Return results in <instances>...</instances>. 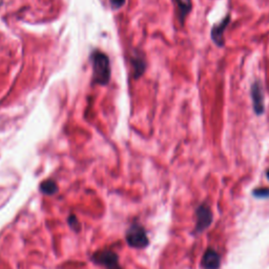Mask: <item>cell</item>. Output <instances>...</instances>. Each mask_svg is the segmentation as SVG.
Returning a JSON list of instances; mask_svg holds the SVG:
<instances>
[{
	"mask_svg": "<svg viewBox=\"0 0 269 269\" xmlns=\"http://www.w3.org/2000/svg\"><path fill=\"white\" fill-rule=\"evenodd\" d=\"M212 220V214L208 206H200L199 210H196V230H203L210 225Z\"/></svg>",
	"mask_w": 269,
	"mask_h": 269,
	"instance_id": "cell-6",
	"label": "cell"
},
{
	"mask_svg": "<svg viewBox=\"0 0 269 269\" xmlns=\"http://www.w3.org/2000/svg\"><path fill=\"white\" fill-rule=\"evenodd\" d=\"M252 104H254V110L258 114V115H261L264 112V90L263 86L260 81H254L252 86Z\"/></svg>",
	"mask_w": 269,
	"mask_h": 269,
	"instance_id": "cell-4",
	"label": "cell"
},
{
	"mask_svg": "<svg viewBox=\"0 0 269 269\" xmlns=\"http://www.w3.org/2000/svg\"><path fill=\"white\" fill-rule=\"evenodd\" d=\"M221 258L219 254L214 250H208L203 256L202 267L203 269H219Z\"/></svg>",
	"mask_w": 269,
	"mask_h": 269,
	"instance_id": "cell-7",
	"label": "cell"
},
{
	"mask_svg": "<svg viewBox=\"0 0 269 269\" xmlns=\"http://www.w3.org/2000/svg\"><path fill=\"white\" fill-rule=\"evenodd\" d=\"M126 239L128 244L132 248H146L148 244V236L144 230V227L140 224H132L126 232Z\"/></svg>",
	"mask_w": 269,
	"mask_h": 269,
	"instance_id": "cell-2",
	"label": "cell"
},
{
	"mask_svg": "<svg viewBox=\"0 0 269 269\" xmlns=\"http://www.w3.org/2000/svg\"><path fill=\"white\" fill-rule=\"evenodd\" d=\"M132 66L134 70V76L138 77L144 73L146 64V61H144L143 58L136 57V58H134V60H132Z\"/></svg>",
	"mask_w": 269,
	"mask_h": 269,
	"instance_id": "cell-10",
	"label": "cell"
},
{
	"mask_svg": "<svg viewBox=\"0 0 269 269\" xmlns=\"http://www.w3.org/2000/svg\"><path fill=\"white\" fill-rule=\"evenodd\" d=\"M112 6L114 8H120L124 4V0H112Z\"/></svg>",
	"mask_w": 269,
	"mask_h": 269,
	"instance_id": "cell-13",
	"label": "cell"
},
{
	"mask_svg": "<svg viewBox=\"0 0 269 269\" xmlns=\"http://www.w3.org/2000/svg\"><path fill=\"white\" fill-rule=\"evenodd\" d=\"M68 224L72 227V230H74L75 232H78L80 230V224L77 219V216L74 214H70L68 218Z\"/></svg>",
	"mask_w": 269,
	"mask_h": 269,
	"instance_id": "cell-11",
	"label": "cell"
},
{
	"mask_svg": "<svg viewBox=\"0 0 269 269\" xmlns=\"http://www.w3.org/2000/svg\"><path fill=\"white\" fill-rule=\"evenodd\" d=\"M40 192L46 196H53L58 192V185L54 180H46L40 184Z\"/></svg>",
	"mask_w": 269,
	"mask_h": 269,
	"instance_id": "cell-9",
	"label": "cell"
},
{
	"mask_svg": "<svg viewBox=\"0 0 269 269\" xmlns=\"http://www.w3.org/2000/svg\"><path fill=\"white\" fill-rule=\"evenodd\" d=\"M92 261L97 265L103 266L106 269H122L119 265L117 254L108 250H103L92 256Z\"/></svg>",
	"mask_w": 269,
	"mask_h": 269,
	"instance_id": "cell-3",
	"label": "cell"
},
{
	"mask_svg": "<svg viewBox=\"0 0 269 269\" xmlns=\"http://www.w3.org/2000/svg\"><path fill=\"white\" fill-rule=\"evenodd\" d=\"M267 177H268V179H269V170L267 172Z\"/></svg>",
	"mask_w": 269,
	"mask_h": 269,
	"instance_id": "cell-14",
	"label": "cell"
},
{
	"mask_svg": "<svg viewBox=\"0 0 269 269\" xmlns=\"http://www.w3.org/2000/svg\"><path fill=\"white\" fill-rule=\"evenodd\" d=\"M92 76L94 82L100 86H106L110 79V64L108 57L102 52L96 50L92 55Z\"/></svg>",
	"mask_w": 269,
	"mask_h": 269,
	"instance_id": "cell-1",
	"label": "cell"
},
{
	"mask_svg": "<svg viewBox=\"0 0 269 269\" xmlns=\"http://www.w3.org/2000/svg\"><path fill=\"white\" fill-rule=\"evenodd\" d=\"M230 24V14H227L219 24H216L212 26L210 37L216 46L222 48L224 46V32L225 30Z\"/></svg>",
	"mask_w": 269,
	"mask_h": 269,
	"instance_id": "cell-5",
	"label": "cell"
},
{
	"mask_svg": "<svg viewBox=\"0 0 269 269\" xmlns=\"http://www.w3.org/2000/svg\"><path fill=\"white\" fill-rule=\"evenodd\" d=\"M254 194L256 196H261V198H267L269 196V190L268 188H264V190H258Z\"/></svg>",
	"mask_w": 269,
	"mask_h": 269,
	"instance_id": "cell-12",
	"label": "cell"
},
{
	"mask_svg": "<svg viewBox=\"0 0 269 269\" xmlns=\"http://www.w3.org/2000/svg\"><path fill=\"white\" fill-rule=\"evenodd\" d=\"M174 2L178 10V18L180 19V22L183 24L186 16L192 11V0H174Z\"/></svg>",
	"mask_w": 269,
	"mask_h": 269,
	"instance_id": "cell-8",
	"label": "cell"
}]
</instances>
